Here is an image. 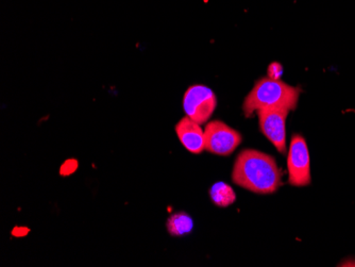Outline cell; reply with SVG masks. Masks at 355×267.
I'll use <instances>...</instances> for the list:
<instances>
[{
    "instance_id": "cell-1",
    "label": "cell",
    "mask_w": 355,
    "mask_h": 267,
    "mask_svg": "<svg viewBox=\"0 0 355 267\" xmlns=\"http://www.w3.org/2000/svg\"><path fill=\"white\" fill-rule=\"evenodd\" d=\"M232 180L235 184L257 194H271L281 187V171L271 155L246 149L235 160Z\"/></svg>"
},
{
    "instance_id": "cell-2",
    "label": "cell",
    "mask_w": 355,
    "mask_h": 267,
    "mask_svg": "<svg viewBox=\"0 0 355 267\" xmlns=\"http://www.w3.org/2000/svg\"><path fill=\"white\" fill-rule=\"evenodd\" d=\"M300 89L271 78H262L255 83L244 101V113L250 117L260 110H295L298 105Z\"/></svg>"
},
{
    "instance_id": "cell-3",
    "label": "cell",
    "mask_w": 355,
    "mask_h": 267,
    "mask_svg": "<svg viewBox=\"0 0 355 267\" xmlns=\"http://www.w3.org/2000/svg\"><path fill=\"white\" fill-rule=\"evenodd\" d=\"M216 107V95L205 85H191L184 93L183 109L185 114L200 125L209 121Z\"/></svg>"
},
{
    "instance_id": "cell-4",
    "label": "cell",
    "mask_w": 355,
    "mask_h": 267,
    "mask_svg": "<svg viewBox=\"0 0 355 267\" xmlns=\"http://www.w3.org/2000/svg\"><path fill=\"white\" fill-rule=\"evenodd\" d=\"M288 182L294 187H306L311 183L310 153L304 137L293 135L289 146Z\"/></svg>"
},
{
    "instance_id": "cell-5",
    "label": "cell",
    "mask_w": 355,
    "mask_h": 267,
    "mask_svg": "<svg viewBox=\"0 0 355 267\" xmlns=\"http://www.w3.org/2000/svg\"><path fill=\"white\" fill-rule=\"evenodd\" d=\"M205 149L217 155H230L241 143L239 131L221 121L207 123L205 128Z\"/></svg>"
},
{
    "instance_id": "cell-6",
    "label": "cell",
    "mask_w": 355,
    "mask_h": 267,
    "mask_svg": "<svg viewBox=\"0 0 355 267\" xmlns=\"http://www.w3.org/2000/svg\"><path fill=\"white\" fill-rule=\"evenodd\" d=\"M261 132L272 143L279 153H286V131L285 123L289 110L269 109L257 111Z\"/></svg>"
},
{
    "instance_id": "cell-7",
    "label": "cell",
    "mask_w": 355,
    "mask_h": 267,
    "mask_svg": "<svg viewBox=\"0 0 355 267\" xmlns=\"http://www.w3.org/2000/svg\"><path fill=\"white\" fill-rule=\"evenodd\" d=\"M175 133L189 153L199 155L205 149V130L200 123L185 117L175 126Z\"/></svg>"
},
{
    "instance_id": "cell-8",
    "label": "cell",
    "mask_w": 355,
    "mask_h": 267,
    "mask_svg": "<svg viewBox=\"0 0 355 267\" xmlns=\"http://www.w3.org/2000/svg\"><path fill=\"white\" fill-rule=\"evenodd\" d=\"M209 196L213 203L220 208L229 207L236 200V194L230 185L225 182H217L211 187Z\"/></svg>"
},
{
    "instance_id": "cell-9",
    "label": "cell",
    "mask_w": 355,
    "mask_h": 267,
    "mask_svg": "<svg viewBox=\"0 0 355 267\" xmlns=\"http://www.w3.org/2000/svg\"><path fill=\"white\" fill-rule=\"evenodd\" d=\"M193 228V222L187 213L179 212L171 215L167 221V230L173 236L189 234Z\"/></svg>"
},
{
    "instance_id": "cell-10",
    "label": "cell",
    "mask_w": 355,
    "mask_h": 267,
    "mask_svg": "<svg viewBox=\"0 0 355 267\" xmlns=\"http://www.w3.org/2000/svg\"><path fill=\"white\" fill-rule=\"evenodd\" d=\"M283 67L278 62H273L268 67V77L275 80H280L282 77Z\"/></svg>"
},
{
    "instance_id": "cell-11",
    "label": "cell",
    "mask_w": 355,
    "mask_h": 267,
    "mask_svg": "<svg viewBox=\"0 0 355 267\" xmlns=\"http://www.w3.org/2000/svg\"><path fill=\"white\" fill-rule=\"evenodd\" d=\"M76 169H77V162L73 160H69L62 165L61 173L63 175L71 174V173L76 171Z\"/></svg>"
}]
</instances>
